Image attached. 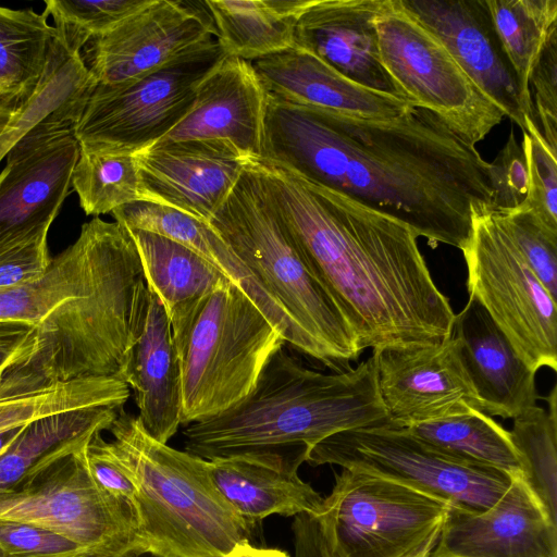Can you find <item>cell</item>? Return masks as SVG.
<instances>
[{
    "mask_svg": "<svg viewBox=\"0 0 557 557\" xmlns=\"http://www.w3.org/2000/svg\"><path fill=\"white\" fill-rule=\"evenodd\" d=\"M261 160L462 249L493 211L486 162L436 114L411 107L366 119L267 96Z\"/></svg>",
    "mask_w": 557,
    "mask_h": 557,
    "instance_id": "6da1fadb",
    "label": "cell"
},
{
    "mask_svg": "<svg viewBox=\"0 0 557 557\" xmlns=\"http://www.w3.org/2000/svg\"><path fill=\"white\" fill-rule=\"evenodd\" d=\"M252 161L361 351L435 345L450 336L455 313L409 226L283 166Z\"/></svg>",
    "mask_w": 557,
    "mask_h": 557,
    "instance_id": "7a4b0ae2",
    "label": "cell"
},
{
    "mask_svg": "<svg viewBox=\"0 0 557 557\" xmlns=\"http://www.w3.org/2000/svg\"><path fill=\"white\" fill-rule=\"evenodd\" d=\"M147 295L131 232L99 216L84 223L41 276L0 289V320L32 329L2 375L0 398L119 377Z\"/></svg>",
    "mask_w": 557,
    "mask_h": 557,
    "instance_id": "3957f363",
    "label": "cell"
},
{
    "mask_svg": "<svg viewBox=\"0 0 557 557\" xmlns=\"http://www.w3.org/2000/svg\"><path fill=\"white\" fill-rule=\"evenodd\" d=\"M281 346L251 392L224 412L185 426L184 448L206 460L310 448L336 433L389 423L374 360L342 372L305 367Z\"/></svg>",
    "mask_w": 557,
    "mask_h": 557,
    "instance_id": "277c9868",
    "label": "cell"
},
{
    "mask_svg": "<svg viewBox=\"0 0 557 557\" xmlns=\"http://www.w3.org/2000/svg\"><path fill=\"white\" fill-rule=\"evenodd\" d=\"M107 447L133 481V511L146 552L158 557H222L251 544L255 524L215 487L209 462L152 438L137 417L119 414Z\"/></svg>",
    "mask_w": 557,
    "mask_h": 557,
    "instance_id": "5b68a950",
    "label": "cell"
},
{
    "mask_svg": "<svg viewBox=\"0 0 557 557\" xmlns=\"http://www.w3.org/2000/svg\"><path fill=\"white\" fill-rule=\"evenodd\" d=\"M209 224L299 330L323 349L335 372L350 369L349 362L361 355L356 336L308 268L252 160Z\"/></svg>",
    "mask_w": 557,
    "mask_h": 557,
    "instance_id": "8992f818",
    "label": "cell"
},
{
    "mask_svg": "<svg viewBox=\"0 0 557 557\" xmlns=\"http://www.w3.org/2000/svg\"><path fill=\"white\" fill-rule=\"evenodd\" d=\"M181 371V425L215 417L243 400L282 332L230 283L168 314Z\"/></svg>",
    "mask_w": 557,
    "mask_h": 557,
    "instance_id": "52a82bcc",
    "label": "cell"
},
{
    "mask_svg": "<svg viewBox=\"0 0 557 557\" xmlns=\"http://www.w3.org/2000/svg\"><path fill=\"white\" fill-rule=\"evenodd\" d=\"M451 506L404 484L343 469L314 518L329 557H431Z\"/></svg>",
    "mask_w": 557,
    "mask_h": 557,
    "instance_id": "ba28073f",
    "label": "cell"
},
{
    "mask_svg": "<svg viewBox=\"0 0 557 557\" xmlns=\"http://www.w3.org/2000/svg\"><path fill=\"white\" fill-rule=\"evenodd\" d=\"M307 462L380 476L471 510L492 506L512 478L440 449L391 422L331 435L312 447Z\"/></svg>",
    "mask_w": 557,
    "mask_h": 557,
    "instance_id": "9c48e42d",
    "label": "cell"
},
{
    "mask_svg": "<svg viewBox=\"0 0 557 557\" xmlns=\"http://www.w3.org/2000/svg\"><path fill=\"white\" fill-rule=\"evenodd\" d=\"M87 445L51 458L1 493L0 519L49 529L98 557L146 552L131 505L92 479Z\"/></svg>",
    "mask_w": 557,
    "mask_h": 557,
    "instance_id": "30bf717a",
    "label": "cell"
},
{
    "mask_svg": "<svg viewBox=\"0 0 557 557\" xmlns=\"http://www.w3.org/2000/svg\"><path fill=\"white\" fill-rule=\"evenodd\" d=\"M380 58L403 95L436 114L475 146L505 116L463 72L443 42L398 0L375 20Z\"/></svg>",
    "mask_w": 557,
    "mask_h": 557,
    "instance_id": "8fae6325",
    "label": "cell"
},
{
    "mask_svg": "<svg viewBox=\"0 0 557 557\" xmlns=\"http://www.w3.org/2000/svg\"><path fill=\"white\" fill-rule=\"evenodd\" d=\"M467 289L536 373L557 371L556 299L529 268L493 211L475 213L461 249Z\"/></svg>",
    "mask_w": 557,
    "mask_h": 557,
    "instance_id": "7c38bea8",
    "label": "cell"
},
{
    "mask_svg": "<svg viewBox=\"0 0 557 557\" xmlns=\"http://www.w3.org/2000/svg\"><path fill=\"white\" fill-rule=\"evenodd\" d=\"M224 57L215 44L139 79L96 84L74 125L77 140L126 153L150 147L188 114L199 83Z\"/></svg>",
    "mask_w": 557,
    "mask_h": 557,
    "instance_id": "4fadbf2b",
    "label": "cell"
},
{
    "mask_svg": "<svg viewBox=\"0 0 557 557\" xmlns=\"http://www.w3.org/2000/svg\"><path fill=\"white\" fill-rule=\"evenodd\" d=\"M151 0L111 30L94 38L82 58L96 84L139 79L215 44L216 32L202 2Z\"/></svg>",
    "mask_w": 557,
    "mask_h": 557,
    "instance_id": "5bb4252c",
    "label": "cell"
},
{
    "mask_svg": "<svg viewBox=\"0 0 557 557\" xmlns=\"http://www.w3.org/2000/svg\"><path fill=\"white\" fill-rule=\"evenodd\" d=\"M371 356L392 424L408 428L482 411L451 335L435 345L376 348Z\"/></svg>",
    "mask_w": 557,
    "mask_h": 557,
    "instance_id": "9a60e30c",
    "label": "cell"
},
{
    "mask_svg": "<svg viewBox=\"0 0 557 557\" xmlns=\"http://www.w3.org/2000/svg\"><path fill=\"white\" fill-rule=\"evenodd\" d=\"M78 152L73 123L63 119L40 123L12 146L0 172V239L54 221Z\"/></svg>",
    "mask_w": 557,
    "mask_h": 557,
    "instance_id": "2e32d148",
    "label": "cell"
},
{
    "mask_svg": "<svg viewBox=\"0 0 557 557\" xmlns=\"http://www.w3.org/2000/svg\"><path fill=\"white\" fill-rule=\"evenodd\" d=\"M140 201L174 208L209 223L248 159L215 140L156 143L134 153Z\"/></svg>",
    "mask_w": 557,
    "mask_h": 557,
    "instance_id": "e0dca14e",
    "label": "cell"
},
{
    "mask_svg": "<svg viewBox=\"0 0 557 557\" xmlns=\"http://www.w3.org/2000/svg\"><path fill=\"white\" fill-rule=\"evenodd\" d=\"M431 557H557V521L515 473L488 508L451 506Z\"/></svg>",
    "mask_w": 557,
    "mask_h": 557,
    "instance_id": "ac0fdd59",
    "label": "cell"
},
{
    "mask_svg": "<svg viewBox=\"0 0 557 557\" xmlns=\"http://www.w3.org/2000/svg\"><path fill=\"white\" fill-rule=\"evenodd\" d=\"M428 27L504 115L525 132L515 71L495 32L485 0H398Z\"/></svg>",
    "mask_w": 557,
    "mask_h": 557,
    "instance_id": "d6986e66",
    "label": "cell"
},
{
    "mask_svg": "<svg viewBox=\"0 0 557 557\" xmlns=\"http://www.w3.org/2000/svg\"><path fill=\"white\" fill-rule=\"evenodd\" d=\"M267 94L251 62L225 55L199 83L188 114L157 143L215 140L260 158Z\"/></svg>",
    "mask_w": 557,
    "mask_h": 557,
    "instance_id": "ffe728a7",
    "label": "cell"
},
{
    "mask_svg": "<svg viewBox=\"0 0 557 557\" xmlns=\"http://www.w3.org/2000/svg\"><path fill=\"white\" fill-rule=\"evenodd\" d=\"M384 1L311 0L298 18L295 46L363 87L408 100L380 58L375 20Z\"/></svg>",
    "mask_w": 557,
    "mask_h": 557,
    "instance_id": "44dd1931",
    "label": "cell"
},
{
    "mask_svg": "<svg viewBox=\"0 0 557 557\" xmlns=\"http://www.w3.org/2000/svg\"><path fill=\"white\" fill-rule=\"evenodd\" d=\"M450 335L483 412L513 419L536 405L535 372L474 297L455 314Z\"/></svg>",
    "mask_w": 557,
    "mask_h": 557,
    "instance_id": "7402d4cb",
    "label": "cell"
},
{
    "mask_svg": "<svg viewBox=\"0 0 557 557\" xmlns=\"http://www.w3.org/2000/svg\"><path fill=\"white\" fill-rule=\"evenodd\" d=\"M251 64L267 96L284 103L380 120L396 117L414 106L350 81L297 46Z\"/></svg>",
    "mask_w": 557,
    "mask_h": 557,
    "instance_id": "603a6c76",
    "label": "cell"
},
{
    "mask_svg": "<svg viewBox=\"0 0 557 557\" xmlns=\"http://www.w3.org/2000/svg\"><path fill=\"white\" fill-rule=\"evenodd\" d=\"M119 379L134 391L144 430L168 444L181 425V371L168 313L149 288Z\"/></svg>",
    "mask_w": 557,
    "mask_h": 557,
    "instance_id": "cb8c5ba5",
    "label": "cell"
},
{
    "mask_svg": "<svg viewBox=\"0 0 557 557\" xmlns=\"http://www.w3.org/2000/svg\"><path fill=\"white\" fill-rule=\"evenodd\" d=\"M310 448L289 453L244 454L208 460L212 481L228 505L246 521L308 513L317 516L323 497L298 475Z\"/></svg>",
    "mask_w": 557,
    "mask_h": 557,
    "instance_id": "d4e9b609",
    "label": "cell"
},
{
    "mask_svg": "<svg viewBox=\"0 0 557 557\" xmlns=\"http://www.w3.org/2000/svg\"><path fill=\"white\" fill-rule=\"evenodd\" d=\"M311 0H206L216 41L227 57L248 62L295 46L299 16Z\"/></svg>",
    "mask_w": 557,
    "mask_h": 557,
    "instance_id": "484cf974",
    "label": "cell"
},
{
    "mask_svg": "<svg viewBox=\"0 0 557 557\" xmlns=\"http://www.w3.org/2000/svg\"><path fill=\"white\" fill-rule=\"evenodd\" d=\"M124 408L97 406L39 418L23 428L0 455V494L51 458L87 445L109 430Z\"/></svg>",
    "mask_w": 557,
    "mask_h": 557,
    "instance_id": "4316f807",
    "label": "cell"
},
{
    "mask_svg": "<svg viewBox=\"0 0 557 557\" xmlns=\"http://www.w3.org/2000/svg\"><path fill=\"white\" fill-rule=\"evenodd\" d=\"M128 231L138 249L146 285L168 314L232 283L190 248L154 233Z\"/></svg>",
    "mask_w": 557,
    "mask_h": 557,
    "instance_id": "83f0119b",
    "label": "cell"
},
{
    "mask_svg": "<svg viewBox=\"0 0 557 557\" xmlns=\"http://www.w3.org/2000/svg\"><path fill=\"white\" fill-rule=\"evenodd\" d=\"M55 44L48 16L33 9L0 7V101L15 107L44 76Z\"/></svg>",
    "mask_w": 557,
    "mask_h": 557,
    "instance_id": "f1b7e54d",
    "label": "cell"
},
{
    "mask_svg": "<svg viewBox=\"0 0 557 557\" xmlns=\"http://www.w3.org/2000/svg\"><path fill=\"white\" fill-rule=\"evenodd\" d=\"M485 1L497 37L515 71L525 117L536 122L529 82L548 37L557 29V0Z\"/></svg>",
    "mask_w": 557,
    "mask_h": 557,
    "instance_id": "f546056e",
    "label": "cell"
},
{
    "mask_svg": "<svg viewBox=\"0 0 557 557\" xmlns=\"http://www.w3.org/2000/svg\"><path fill=\"white\" fill-rule=\"evenodd\" d=\"M407 429L426 443L458 457L510 474L522 473L510 432L483 411L472 409Z\"/></svg>",
    "mask_w": 557,
    "mask_h": 557,
    "instance_id": "4dcf8cb0",
    "label": "cell"
},
{
    "mask_svg": "<svg viewBox=\"0 0 557 557\" xmlns=\"http://www.w3.org/2000/svg\"><path fill=\"white\" fill-rule=\"evenodd\" d=\"M129 387L116 376L62 383L41 391L0 398V433L59 412L97 406L123 408Z\"/></svg>",
    "mask_w": 557,
    "mask_h": 557,
    "instance_id": "1f68e13d",
    "label": "cell"
},
{
    "mask_svg": "<svg viewBox=\"0 0 557 557\" xmlns=\"http://www.w3.org/2000/svg\"><path fill=\"white\" fill-rule=\"evenodd\" d=\"M71 185L86 215L111 213L140 201L139 176L134 153L79 144Z\"/></svg>",
    "mask_w": 557,
    "mask_h": 557,
    "instance_id": "d6a6232c",
    "label": "cell"
},
{
    "mask_svg": "<svg viewBox=\"0 0 557 557\" xmlns=\"http://www.w3.org/2000/svg\"><path fill=\"white\" fill-rule=\"evenodd\" d=\"M548 411L533 406L513 418L510 432L522 475L557 521V410L556 386L547 397Z\"/></svg>",
    "mask_w": 557,
    "mask_h": 557,
    "instance_id": "836d02e7",
    "label": "cell"
},
{
    "mask_svg": "<svg viewBox=\"0 0 557 557\" xmlns=\"http://www.w3.org/2000/svg\"><path fill=\"white\" fill-rule=\"evenodd\" d=\"M151 0H47L44 13L52 16L59 42L73 54L94 38L111 30Z\"/></svg>",
    "mask_w": 557,
    "mask_h": 557,
    "instance_id": "e575fe53",
    "label": "cell"
},
{
    "mask_svg": "<svg viewBox=\"0 0 557 557\" xmlns=\"http://www.w3.org/2000/svg\"><path fill=\"white\" fill-rule=\"evenodd\" d=\"M493 214L516 250L556 299L557 231L530 209L493 210Z\"/></svg>",
    "mask_w": 557,
    "mask_h": 557,
    "instance_id": "d590c367",
    "label": "cell"
},
{
    "mask_svg": "<svg viewBox=\"0 0 557 557\" xmlns=\"http://www.w3.org/2000/svg\"><path fill=\"white\" fill-rule=\"evenodd\" d=\"M521 144L528 169V195L519 208L534 211L557 231V154L543 138L537 123L528 119Z\"/></svg>",
    "mask_w": 557,
    "mask_h": 557,
    "instance_id": "8d00e7d4",
    "label": "cell"
},
{
    "mask_svg": "<svg viewBox=\"0 0 557 557\" xmlns=\"http://www.w3.org/2000/svg\"><path fill=\"white\" fill-rule=\"evenodd\" d=\"M52 222L0 239V289L18 286L41 276L52 258L48 232Z\"/></svg>",
    "mask_w": 557,
    "mask_h": 557,
    "instance_id": "74e56055",
    "label": "cell"
},
{
    "mask_svg": "<svg viewBox=\"0 0 557 557\" xmlns=\"http://www.w3.org/2000/svg\"><path fill=\"white\" fill-rule=\"evenodd\" d=\"M0 548L5 557H98L54 531L3 519H0Z\"/></svg>",
    "mask_w": 557,
    "mask_h": 557,
    "instance_id": "f35d334b",
    "label": "cell"
},
{
    "mask_svg": "<svg viewBox=\"0 0 557 557\" xmlns=\"http://www.w3.org/2000/svg\"><path fill=\"white\" fill-rule=\"evenodd\" d=\"M529 85L539 129L557 154V29L548 37Z\"/></svg>",
    "mask_w": 557,
    "mask_h": 557,
    "instance_id": "ab89813d",
    "label": "cell"
},
{
    "mask_svg": "<svg viewBox=\"0 0 557 557\" xmlns=\"http://www.w3.org/2000/svg\"><path fill=\"white\" fill-rule=\"evenodd\" d=\"M488 177L494 211H509L519 208L528 195V169L522 146L513 131L492 162H488Z\"/></svg>",
    "mask_w": 557,
    "mask_h": 557,
    "instance_id": "60d3db41",
    "label": "cell"
},
{
    "mask_svg": "<svg viewBox=\"0 0 557 557\" xmlns=\"http://www.w3.org/2000/svg\"><path fill=\"white\" fill-rule=\"evenodd\" d=\"M86 457L95 482L110 495L128 503L133 509L135 485L109 451L101 433H97L87 445Z\"/></svg>",
    "mask_w": 557,
    "mask_h": 557,
    "instance_id": "b9f144b4",
    "label": "cell"
},
{
    "mask_svg": "<svg viewBox=\"0 0 557 557\" xmlns=\"http://www.w3.org/2000/svg\"><path fill=\"white\" fill-rule=\"evenodd\" d=\"M294 535V557H329L319 524L308 513L295 516L292 524Z\"/></svg>",
    "mask_w": 557,
    "mask_h": 557,
    "instance_id": "7bdbcfd3",
    "label": "cell"
},
{
    "mask_svg": "<svg viewBox=\"0 0 557 557\" xmlns=\"http://www.w3.org/2000/svg\"><path fill=\"white\" fill-rule=\"evenodd\" d=\"M30 333L32 329L26 324L0 320V382L7 367Z\"/></svg>",
    "mask_w": 557,
    "mask_h": 557,
    "instance_id": "ee69618b",
    "label": "cell"
},
{
    "mask_svg": "<svg viewBox=\"0 0 557 557\" xmlns=\"http://www.w3.org/2000/svg\"><path fill=\"white\" fill-rule=\"evenodd\" d=\"M222 557H289L287 553L276 548L258 547L252 544H242Z\"/></svg>",
    "mask_w": 557,
    "mask_h": 557,
    "instance_id": "f6af8a7d",
    "label": "cell"
},
{
    "mask_svg": "<svg viewBox=\"0 0 557 557\" xmlns=\"http://www.w3.org/2000/svg\"><path fill=\"white\" fill-rule=\"evenodd\" d=\"M25 426V425H24ZM24 426L8 430L0 433V455L12 444V442L18 436Z\"/></svg>",
    "mask_w": 557,
    "mask_h": 557,
    "instance_id": "bcb514c9",
    "label": "cell"
},
{
    "mask_svg": "<svg viewBox=\"0 0 557 557\" xmlns=\"http://www.w3.org/2000/svg\"><path fill=\"white\" fill-rule=\"evenodd\" d=\"M13 108L0 101V126L8 121Z\"/></svg>",
    "mask_w": 557,
    "mask_h": 557,
    "instance_id": "7dc6e473",
    "label": "cell"
},
{
    "mask_svg": "<svg viewBox=\"0 0 557 557\" xmlns=\"http://www.w3.org/2000/svg\"><path fill=\"white\" fill-rule=\"evenodd\" d=\"M123 557H158V556H156L149 552H132V553L124 555Z\"/></svg>",
    "mask_w": 557,
    "mask_h": 557,
    "instance_id": "c3c4849f",
    "label": "cell"
},
{
    "mask_svg": "<svg viewBox=\"0 0 557 557\" xmlns=\"http://www.w3.org/2000/svg\"><path fill=\"white\" fill-rule=\"evenodd\" d=\"M58 52H64V51L59 50V51L54 52L53 54H55V53H58ZM64 53H67V52H64ZM53 54H52V55H53ZM67 54H69V53H67ZM52 55H51V57H52ZM70 55H72V54H70ZM76 57H79V55H76ZM79 58H81V57H79ZM50 59H51V58H50ZM81 59H82V58H81ZM82 61H83V59H82ZM83 62H84V61H83ZM48 64H49V63H48ZM84 64H85V63H84ZM85 66H86V65H85ZM86 69H87V67H86ZM89 75H90V74H89ZM90 77H91V76H90ZM91 81H92V78H91ZM92 86H94V81H92ZM91 88H92V87H91ZM90 90H91V89H90ZM89 92H90V91H89ZM89 92H88V94H89ZM86 97H87V96H86ZM86 97H85V98H86ZM85 98H84V99H85ZM84 99H83V100H84ZM83 100H82V102H83ZM82 102H81V103H82ZM81 103L78 104V107L81 106ZM78 107H77V109H78ZM77 109H76V110H77ZM76 110H75V112H74V113H76ZM74 116H75V114L73 115V117H74ZM73 117H72V119H73Z\"/></svg>",
    "mask_w": 557,
    "mask_h": 557,
    "instance_id": "681fc988",
    "label": "cell"
},
{
    "mask_svg": "<svg viewBox=\"0 0 557 557\" xmlns=\"http://www.w3.org/2000/svg\"><path fill=\"white\" fill-rule=\"evenodd\" d=\"M59 48L63 49L62 47H58V48H55V49L53 50V52H54L57 49H59ZM63 50H64V49H63ZM65 51H66V50H65ZM53 52H52V53H53ZM66 52H67V51H66ZM82 59H83V58H82ZM83 61H84V60H83ZM86 67H87V66H86ZM91 77H92V76H91ZM92 79H94V78H92ZM92 88H94V87H92ZM89 94H90V92H89ZM87 97H88V96H87ZM86 99H87V98H86ZM86 99H85V100H86ZM84 102H85V101H84ZM84 102H83V103H84ZM82 106H83V104H82ZM82 106H81V108H82ZM81 108H79V110H81ZM79 110H78V111H79ZM78 111H77V113H78ZM76 116H77V114H76ZM76 116H75V119H76ZM75 119H74V120H75ZM70 120H71V119H70Z\"/></svg>",
    "mask_w": 557,
    "mask_h": 557,
    "instance_id": "f907efd6",
    "label": "cell"
},
{
    "mask_svg": "<svg viewBox=\"0 0 557 557\" xmlns=\"http://www.w3.org/2000/svg\"><path fill=\"white\" fill-rule=\"evenodd\" d=\"M58 47H61V46H57L55 48H58ZM55 48H54V49H55ZM62 48H63V47H62ZM54 49H53V50H54ZM63 49H64V48H63ZM64 50H65V49H64ZM52 52H53V51H52ZM69 53H70V52H69ZM71 54H72V53H71ZM81 55H82V54H81ZM84 63H85V62H84ZM95 85H96V83H95ZM91 90H92V89H91ZM85 101H86V100H85ZM84 103H85V102H84ZM84 103H83V106H84ZM83 106H82V108H83ZM82 108H81V109H82ZM79 111H81V110H79ZM79 111H78V113H79ZM78 113H77V115H78ZM76 119H77V116H76ZM76 119H75V120H73V121H76ZM69 120H70V119H69Z\"/></svg>",
    "mask_w": 557,
    "mask_h": 557,
    "instance_id": "816d5d0a",
    "label": "cell"
},
{
    "mask_svg": "<svg viewBox=\"0 0 557 557\" xmlns=\"http://www.w3.org/2000/svg\"><path fill=\"white\" fill-rule=\"evenodd\" d=\"M0 557H5L3 552L1 550V548H0Z\"/></svg>",
    "mask_w": 557,
    "mask_h": 557,
    "instance_id": "f5cc1de1",
    "label": "cell"
}]
</instances>
